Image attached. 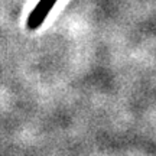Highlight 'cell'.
<instances>
[{"instance_id":"obj_1","label":"cell","mask_w":156,"mask_h":156,"mask_svg":"<svg viewBox=\"0 0 156 156\" xmlns=\"http://www.w3.org/2000/svg\"><path fill=\"white\" fill-rule=\"evenodd\" d=\"M58 0H39V3L34 7V10L30 12L28 20H26V28L29 30L41 28V25L45 22L46 16L49 15L51 9L56 5Z\"/></svg>"}]
</instances>
